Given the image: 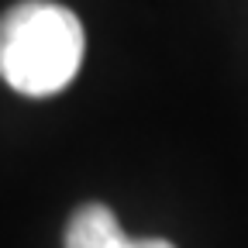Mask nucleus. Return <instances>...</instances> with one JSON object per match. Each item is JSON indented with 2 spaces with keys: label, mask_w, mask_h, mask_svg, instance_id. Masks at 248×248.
<instances>
[{
  "label": "nucleus",
  "mask_w": 248,
  "mask_h": 248,
  "mask_svg": "<svg viewBox=\"0 0 248 248\" xmlns=\"http://www.w3.org/2000/svg\"><path fill=\"white\" fill-rule=\"evenodd\" d=\"M79 17L52 0H21L0 14V79L24 97L66 90L83 62Z\"/></svg>",
  "instance_id": "f257e3e1"
},
{
  "label": "nucleus",
  "mask_w": 248,
  "mask_h": 248,
  "mask_svg": "<svg viewBox=\"0 0 248 248\" xmlns=\"http://www.w3.org/2000/svg\"><path fill=\"white\" fill-rule=\"evenodd\" d=\"M138 248H176V245L166 238H138Z\"/></svg>",
  "instance_id": "7ed1b4c3"
},
{
  "label": "nucleus",
  "mask_w": 248,
  "mask_h": 248,
  "mask_svg": "<svg viewBox=\"0 0 248 248\" xmlns=\"http://www.w3.org/2000/svg\"><path fill=\"white\" fill-rule=\"evenodd\" d=\"M66 248H138V238L121 231L110 207L83 203L66 224Z\"/></svg>",
  "instance_id": "f03ea898"
}]
</instances>
